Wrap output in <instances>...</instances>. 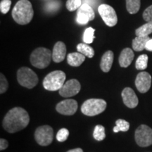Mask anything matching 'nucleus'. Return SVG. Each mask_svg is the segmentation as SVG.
<instances>
[{
    "mask_svg": "<svg viewBox=\"0 0 152 152\" xmlns=\"http://www.w3.org/2000/svg\"><path fill=\"white\" fill-rule=\"evenodd\" d=\"M134 54L130 48H125L119 56V64L121 67L127 68L130 65L134 59Z\"/></svg>",
    "mask_w": 152,
    "mask_h": 152,
    "instance_id": "obj_16",
    "label": "nucleus"
},
{
    "mask_svg": "<svg viewBox=\"0 0 152 152\" xmlns=\"http://www.w3.org/2000/svg\"><path fill=\"white\" fill-rule=\"evenodd\" d=\"M56 111L65 115H71L76 113L77 110V103L74 99H66L57 104Z\"/></svg>",
    "mask_w": 152,
    "mask_h": 152,
    "instance_id": "obj_12",
    "label": "nucleus"
},
{
    "mask_svg": "<svg viewBox=\"0 0 152 152\" xmlns=\"http://www.w3.org/2000/svg\"><path fill=\"white\" fill-rule=\"evenodd\" d=\"M148 56L147 54H142L138 57L136 61L135 67L137 70L143 71L147 68L148 65Z\"/></svg>",
    "mask_w": 152,
    "mask_h": 152,
    "instance_id": "obj_25",
    "label": "nucleus"
},
{
    "mask_svg": "<svg viewBox=\"0 0 152 152\" xmlns=\"http://www.w3.org/2000/svg\"><path fill=\"white\" fill-rule=\"evenodd\" d=\"M106 108V101L101 99H90L83 104L81 111L87 116H94L105 111Z\"/></svg>",
    "mask_w": 152,
    "mask_h": 152,
    "instance_id": "obj_5",
    "label": "nucleus"
},
{
    "mask_svg": "<svg viewBox=\"0 0 152 152\" xmlns=\"http://www.w3.org/2000/svg\"><path fill=\"white\" fill-rule=\"evenodd\" d=\"M143 18L147 22H152V5L147 7L143 13Z\"/></svg>",
    "mask_w": 152,
    "mask_h": 152,
    "instance_id": "obj_31",
    "label": "nucleus"
},
{
    "mask_svg": "<svg viewBox=\"0 0 152 152\" xmlns=\"http://www.w3.org/2000/svg\"><path fill=\"white\" fill-rule=\"evenodd\" d=\"M9 87L8 82L2 73L0 74V93L3 94L7 90Z\"/></svg>",
    "mask_w": 152,
    "mask_h": 152,
    "instance_id": "obj_30",
    "label": "nucleus"
},
{
    "mask_svg": "<svg viewBox=\"0 0 152 152\" xmlns=\"http://www.w3.org/2000/svg\"><path fill=\"white\" fill-rule=\"evenodd\" d=\"M66 55V47L63 42H57L55 44L52 52V59L54 62L63 61Z\"/></svg>",
    "mask_w": 152,
    "mask_h": 152,
    "instance_id": "obj_15",
    "label": "nucleus"
},
{
    "mask_svg": "<svg viewBox=\"0 0 152 152\" xmlns=\"http://www.w3.org/2000/svg\"><path fill=\"white\" fill-rule=\"evenodd\" d=\"M114 54L112 51H107L103 55L100 63V68L104 73H108L112 67L113 62Z\"/></svg>",
    "mask_w": 152,
    "mask_h": 152,
    "instance_id": "obj_17",
    "label": "nucleus"
},
{
    "mask_svg": "<svg viewBox=\"0 0 152 152\" xmlns=\"http://www.w3.org/2000/svg\"><path fill=\"white\" fill-rule=\"evenodd\" d=\"M93 137L96 141H102L105 139V128L103 125H97L95 126L94 132H93Z\"/></svg>",
    "mask_w": 152,
    "mask_h": 152,
    "instance_id": "obj_24",
    "label": "nucleus"
},
{
    "mask_svg": "<svg viewBox=\"0 0 152 152\" xmlns=\"http://www.w3.org/2000/svg\"><path fill=\"white\" fill-rule=\"evenodd\" d=\"M69 136V131L66 128H61L56 134V140L58 142H65Z\"/></svg>",
    "mask_w": 152,
    "mask_h": 152,
    "instance_id": "obj_28",
    "label": "nucleus"
},
{
    "mask_svg": "<svg viewBox=\"0 0 152 152\" xmlns=\"http://www.w3.org/2000/svg\"><path fill=\"white\" fill-rule=\"evenodd\" d=\"M11 0H1L0 2V10L2 14H7L11 8Z\"/></svg>",
    "mask_w": 152,
    "mask_h": 152,
    "instance_id": "obj_29",
    "label": "nucleus"
},
{
    "mask_svg": "<svg viewBox=\"0 0 152 152\" xmlns=\"http://www.w3.org/2000/svg\"><path fill=\"white\" fill-rule=\"evenodd\" d=\"M95 29L93 28H88L85 30L84 35H83V41L85 44H91L93 42L94 37Z\"/></svg>",
    "mask_w": 152,
    "mask_h": 152,
    "instance_id": "obj_26",
    "label": "nucleus"
},
{
    "mask_svg": "<svg viewBox=\"0 0 152 152\" xmlns=\"http://www.w3.org/2000/svg\"><path fill=\"white\" fill-rule=\"evenodd\" d=\"M85 56L80 52L70 53L67 56V62L71 66L78 67L85 61Z\"/></svg>",
    "mask_w": 152,
    "mask_h": 152,
    "instance_id": "obj_18",
    "label": "nucleus"
},
{
    "mask_svg": "<svg viewBox=\"0 0 152 152\" xmlns=\"http://www.w3.org/2000/svg\"><path fill=\"white\" fill-rule=\"evenodd\" d=\"M29 122L30 116L28 112L23 108L14 107L6 114L2 125L7 132L15 133L26 128Z\"/></svg>",
    "mask_w": 152,
    "mask_h": 152,
    "instance_id": "obj_1",
    "label": "nucleus"
},
{
    "mask_svg": "<svg viewBox=\"0 0 152 152\" xmlns=\"http://www.w3.org/2000/svg\"><path fill=\"white\" fill-rule=\"evenodd\" d=\"M122 98L123 103L127 107L130 109H134L138 105L139 100L137 96L132 89L130 87H125L122 92Z\"/></svg>",
    "mask_w": 152,
    "mask_h": 152,
    "instance_id": "obj_14",
    "label": "nucleus"
},
{
    "mask_svg": "<svg viewBox=\"0 0 152 152\" xmlns=\"http://www.w3.org/2000/svg\"><path fill=\"white\" fill-rule=\"evenodd\" d=\"M17 80L21 86L28 89L35 87L38 83V77L33 70L28 67H22L17 72Z\"/></svg>",
    "mask_w": 152,
    "mask_h": 152,
    "instance_id": "obj_6",
    "label": "nucleus"
},
{
    "mask_svg": "<svg viewBox=\"0 0 152 152\" xmlns=\"http://www.w3.org/2000/svg\"><path fill=\"white\" fill-rule=\"evenodd\" d=\"M152 33V22H147V23L140 26L135 30V35L137 37H147Z\"/></svg>",
    "mask_w": 152,
    "mask_h": 152,
    "instance_id": "obj_20",
    "label": "nucleus"
},
{
    "mask_svg": "<svg viewBox=\"0 0 152 152\" xmlns=\"http://www.w3.org/2000/svg\"><path fill=\"white\" fill-rule=\"evenodd\" d=\"M33 6L28 0H20L16 4L12 11L14 20L18 24L26 25L33 18Z\"/></svg>",
    "mask_w": 152,
    "mask_h": 152,
    "instance_id": "obj_2",
    "label": "nucleus"
},
{
    "mask_svg": "<svg viewBox=\"0 0 152 152\" xmlns=\"http://www.w3.org/2000/svg\"><path fill=\"white\" fill-rule=\"evenodd\" d=\"M52 58V53L49 49L45 47H39L33 51L30 55V61L35 67L42 69L50 64Z\"/></svg>",
    "mask_w": 152,
    "mask_h": 152,
    "instance_id": "obj_3",
    "label": "nucleus"
},
{
    "mask_svg": "<svg viewBox=\"0 0 152 152\" xmlns=\"http://www.w3.org/2000/svg\"><path fill=\"white\" fill-rule=\"evenodd\" d=\"M151 85V76L147 72L138 73L135 79V86L141 93H146L149 90Z\"/></svg>",
    "mask_w": 152,
    "mask_h": 152,
    "instance_id": "obj_13",
    "label": "nucleus"
},
{
    "mask_svg": "<svg viewBox=\"0 0 152 152\" xmlns=\"http://www.w3.org/2000/svg\"><path fill=\"white\" fill-rule=\"evenodd\" d=\"M8 142H7L5 139L1 138V140H0V150H1V151H3V150L7 149V148L8 147Z\"/></svg>",
    "mask_w": 152,
    "mask_h": 152,
    "instance_id": "obj_32",
    "label": "nucleus"
},
{
    "mask_svg": "<svg viewBox=\"0 0 152 152\" xmlns=\"http://www.w3.org/2000/svg\"><path fill=\"white\" fill-rule=\"evenodd\" d=\"M134 138L140 147H149L152 144V129L146 125H141L135 131Z\"/></svg>",
    "mask_w": 152,
    "mask_h": 152,
    "instance_id": "obj_7",
    "label": "nucleus"
},
{
    "mask_svg": "<svg viewBox=\"0 0 152 152\" xmlns=\"http://www.w3.org/2000/svg\"><path fill=\"white\" fill-rule=\"evenodd\" d=\"M67 152H83V150L80 149V148H76V149L69 150Z\"/></svg>",
    "mask_w": 152,
    "mask_h": 152,
    "instance_id": "obj_34",
    "label": "nucleus"
},
{
    "mask_svg": "<svg viewBox=\"0 0 152 152\" xmlns=\"http://www.w3.org/2000/svg\"><path fill=\"white\" fill-rule=\"evenodd\" d=\"M80 89L81 85L79 81L76 79H71L64 83L59 90V94L63 97H71L78 94Z\"/></svg>",
    "mask_w": 152,
    "mask_h": 152,
    "instance_id": "obj_10",
    "label": "nucleus"
},
{
    "mask_svg": "<svg viewBox=\"0 0 152 152\" xmlns=\"http://www.w3.org/2000/svg\"><path fill=\"white\" fill-rule=\"evenodd\" d=\"M145 49L149 52H152V39H150L149 41L147 42V45H146Z\"/></svg>",
    "mask_w": 152,
    "mask_h": 152,
    "instance_id": "obj_33",
    "label": "nucleus"
},
{
    "mask_svg": "<svg viewBox=\"0 0 152 152\" xmlns=\"http://www.w3.org/2000/svg\"><path fill=\"white\" fill-rule=\"evenodd\" d=\"M130 128V123L123 119H118L115 122V126L113 128V132L117 133L121 132H127Z\"/></svg>",
    "mask_w": 152,
    "mask_h": 152,
    "instance_id": "obj_23",
    "label": "nucleus"
},
{
    "mask_svg": "<svg viewBox=\"0 0 152 152\" xmlns=\"http://www.w3.org/2000/svg\"><path fill=\"white\" fill-rule=\"evenodd\" d=\"M95 14L93 9L88 4H83L78 9L76 20L79 24L85 25L94 19Z\"/></svg>",
    "mask_w": 152,
    "mask_h": 152,
    "instance_id": "obj_11",
    "label": "nucleus"
},
{
    "mask_svg": "<svg viewBox=\"0 0 152 152\" xmlns=\"http://www.w3.org/2000/svg\"><path fill=\"white\" fill-rule=\"evenodd\" d=\"M77 50L88 58H92L94 55V49L87 44H78L77 46Z\"/></svg>",
    "mask_w": 152,
    "mask_h": 152,
    "instance_id": "obj_21",
    "label": "nucleus"
},
{
    "mask_svg": "<svg viewBox=\"0 0 152 152\" xmlns=\"http://www.w3.org/2000/svg\"><path fill=\"white\" fill-rule=\"evenodd\" d=\"M82 5L81 0H68L66 1V8L69 11H74L79 9Z\"/></svg>",
    "mask_w": 152,
    "mask_h": 152,
    "instance_id": "obj_27",
    "label": "nucleus"
},
{
    "mask_svg": "<svg viewBox=\"0 0 152 152\" xmlns=\"http://www.w3.org/2000/svg\"><path fill=\"white\" fill-rule=\"evenodd\" d=\"M98 12L104 22L109 27H113L118 23V17L113 7L108 4H101L98 7Z\"/></svg>",
    "mask_w": 152,
    "mask_h": 152,
    "instance_id": "obj_9",
    "label": "nucleus"
},
{
    "mask_svg": "<svg viewBox=\"0 0 152 152\" xmlns=\"http://www.w3.org/2000/svg\"><path fill=\"white\" fill-rule=\"evenodd\" d=\"M66 74L62 71H54L46 75L43 80V87L48 91L59 90L64 85Z\"/></svg>",
    "mask_w": 152,
    "mask_h": 152,
    "instance_id": "obj_4",
    "label": "nucleus"
},
{
    "mask_svg": "<svg viewBox=\"0 0 152 152\" xmlns=\"http://www.w3.org/2000/svg\"><path fill=\"white\" fill-rule=\"evenodd\" d=\"M150 39L149 36L147 37H137L132 40V49L136 52H141L145 49L146 45Z\"/></svg>",
    "mask_w": 152,
    "mask_h": 152,
    "instance_id": "obj_19",
    "label": "nucleus"
},
{
    "mask_svg": "<svg viewBox=\"0 0 152 152\" xmlns=\"http://www.w3.org/2000/svg\"><path fill=\"white\" fill-rule=\"evenodd\" d=\"M140 5H141L140 0H126L127 11L130 14L137 13L140 9Z\"/></svg>",
    "mask_w": 152,
    "mask_h": 152,
    "instance_id": "obj_22",
    "label": "nucleus"
},
{
    "mask_svg": "<svg viewBox=\"0 0 152 152\" xmlns=\"http://www.w3.org/2000/svg\"><path fill=\"white\" fill-rule=\"evenodd\" d=\"M35 138L38 144L46 147L52 143L54 138V131L49 125H42L37 128L35 132Z\"/></svg>",
    "mask_w": 152,
    "mask_h": 152,
    "instance_id": "obj_8",
    "label": "nucleus"
}]
</instances>
